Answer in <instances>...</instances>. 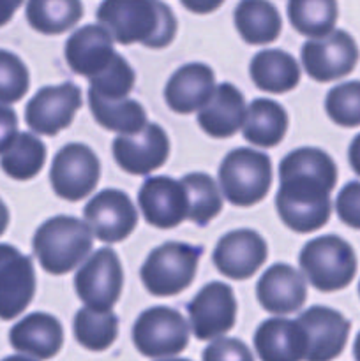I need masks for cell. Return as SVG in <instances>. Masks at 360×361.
<instances>
[{"label": "cell", "mask_w": 360, "mask_h": 361, "mask_svg": "<svg viewBox=\"0 0 360 361\" xmlns=\"http://www.w3.org/2000/svg\"><path fill=\"white\" fill-rule=\"evenodd\" d=\"M187 196V219L196 226H205L222 210V197L214 180L205 173H191L182 180Z\"/></svg>", "instance_id": "32"}, {"label": "cell", "mask_w": 360, "mask_h": 361, "mask_svg": "<svg viewBox=\"0 0 360 361\" xmlns=\"http://www.w3.org/2000/svg\"><path fill=\"white\" fill-rule=\"evenodd\" d=\"M302 66L313 80L327 83L348 76L359 62V46L344 30H334L323 39H313L302 48Z\"/></svg>", "instance_id": "10"}, {"label": "cell", "mask_w": 360, "mask_h": 361, "mask_svg": "<svg viewBox=\"0 0 360 361\" xmlns=\"http://www.w3.org/2000/svg\"><path fill=\"white\" fill-rule=\"evenodd\" d=\"M101 176L99 159L87 145L69 143L55 155L49 180L55 194L67 201H80L90 196Z\"/></svg>", "instance_id": "9"}, {"label": "cell", "mask_w": 360, "mask_h": 361, "mask_svg": "<svg viewBox=\"0 0 360 361\" xmlns=\"http://www.w3.org/2000/svg\"><path fill=\"white\" fill-rule=\"evenodd\" d=\"M332 122L341 127L360 126V81H346L332 88L325 99Z\"/></svg>", "instance_id": "35"}, {"label": "cell", "mask_w": 360, "mask_h": 361, "mask_svg": "<svg viewBox=\"0 0 360 361\" xmlns=\"http://www.w3.org/2000/svg\"><path fill=\"white\" fill-rule=\"evenodd\" d=\"M235 27L249 44H268L279 37L282 20L274 4L265 0H244L235 9Z\"/></svg>", "instance_id": "27"}, {"label": "cell", "mask_w": 360, "mask_h": 361, "mask_svg": "<svg viewBox=\"0 0 360 361\" xmlns=\"http://www.w3.org/2000/svg\"><path fill=\"white\" fill-rule=\"evenodd\" d=\"M267 256V242L256 231L236 229L219 240L212 259L224 277L246 281L260 270Z\"/></svg>", "instance_id": "17"}, {"label": "cell", "mask_w": 360, "mask_h": 361, "mask_svg": "<svg viewBox=\"0 0 360 361\" xmlns=\"http://www.w3.org/2000/svg\"><path fill=\"white\" fill-rule=\"evenodd\" d=\"M46 162V147L30 133H20L0 159L4 173L14 180L34 178Z\"/></svg>", "instance_id": "30"}, {"label": "cell", "mask_w": 360, "mask_h": 361, "mask_svg": "<svg viewBox=\"0 0 360 361\" xmlns=\"http://www.w3.org/2000/svg\"><path fill=\"white\" fill-rule=\"evenodd\" d=\"M272 162L268 155L251 148L232 150L219 166L222 196L235 207H253L270 190Z\"/></svg>", "instance_id": "5"}, {"label": "cell", "mask_w": 360, "mask_h": 361, "mask_svg": "<svg viewBox=\"0 0 360 361\" xmlns=\"http://www.w3.org/2000/svg\"><path fill=\"white\" fill-rule=\"evenodd\" d=\"M136 74L120 53H115L104 71L90 80V94L106 101H124L134 87Z\"/></svg>", "instance_id": "34"}, {"label": "cell", "mask_w": 360, "mask_h": 361, "mask_svg": "<svg viewBox=\"0 0 360 361\" xmlns=\"http://www.w3.org/2000/svg\"><path fill=\"white\" fill-rule=\"evenodd\" d=\"M11 345L35 360H49L59 355L64 344V328L56 317L34 312L14 324L9 334Z\"/></svg>", "instance_id": "23"}, {"label": "cell", "mask_w": 360, "mask_h": 361, "mask_svg": "<svg viewBox=\"0 0 360 361\" xmlns=\"http://www.w3.org/2000/svg\"><path fill=\"white\" fill-rule=\"evenodd\" d=\"M288 18L299 34L323 39L332 34L337 21V4L334 0H292Z\"/></svg>", "instance_id": "31"}, {"label": "cell", "mask_w": 360, "mask_h": 361, "mask_svg": "<svg viewBox=\"0 0 360 361\" xmlns=\"http://www.w3.org/2000/svg\"><path fill=\"white\" fill-rule=\"evenodd\" d=\"M260 305L275 316H286L300 310L307 298V286L302 275L286 263L272 264L256 284Z\"/></svg>", "instance_id": "19"}, {"label": "cell", "mask_w": 360, "mask_h": 361, "mask_svg": "<svg viewBox=\"0 0 360 361\" xmlns=\"http://www.w3.org/2000/svg\"><path fill=\"white\" fill-rule=\"evenodd\" d=\"M254 349L261 361H304L307 356V337L299 321L274 317L258 326Z\"/></svg>", "instance_id": "22"}, {"label": "cell", "mask_w": 360, "mask_h": 361, "mask_svg": "<svg viewBox=\"0 0 360 361\" xmlns=\"http://www.w3.org/2000/svg\"><path fill=\"white\" fill-rule=\"evenodd\" d=\"M28 69L20 56L0 49V102L13 104L25 97L28 92Z\"/></svg>", "instance_id": "36"}, {"label": "cell", "mask_w": 360, "mask_h": 361, "mask_svg": "<svg viewBox=\"0 0 360 361\" xmlns=\"http://www.w3.org/2000/svg\"><path fill=\"white\" fill-rule=\"evenodd\" d=\"M115 53L113 37L101 25H85L66 42L67 66L88 80L104 71Z\"/></svg>", "instance_id": "21"}, {"label": "cell", "mask_w": 360, "mask_h": 361, "mask_svg": "<svg viewBox=\"0 0 360 361\" xmlns=\"http://www.w3.org/2000/svg\"><path fill=\"white\" fill-rule=\"evenodd\" d=\"M249 73L253 83L270 94L293 90L300 81L299 63L282 49H263L256 53L251 60Z\"/></svg>", "instance_id": "25"}, {"label": "cell", "mask_w": 360, "mask_h": 361, "mask_svg": "<svg viewBox=\"0 0 360 361\" xmlns=\"http://www.w3.org/2000/svg\"><path fill=\"white\" fill-rule=\"evenodd\" d=\"M35 295V271L30 257L0 243V319L20 316Z\"/></svg>", "instance_id": "14"}, {"label": "cell", "mask_w": 360, "mask_h": 361, "mask_svg": "<svg viewBox=\"0 0 360 361\" xmlns=\"http://www.w3.org/2000/svg\"><path fill=\"white\" fill-rule=\"evenodd\" d=\"M200 249L189 243L168 242L154 249L143 263L140 277L154 296H175L193 284L198 271Z\"/></svg>", "instance_id": "6"}, {"label": "cell", "mask_w": 360, "mask_h": 361, "mask_svg": "<svg viewBox=\"0 0 360 361\" xmlns=\"http://www.w3.org/2000/svg\"><path fill=\"white\" fill-rule=\"evenodd\" d=\"M21 4L20 2H11V0H0V27L2 25H6L7 21L13 18L14 11L20 7Z\"/></svg>", "instance_id": "42"}, {"label": "cell", "mask_w": 360, "mask_h": 361, "mask_svg": "<svg viewBox=\"0 0 360 361\" xmlns=\"http://www.w3.org/2000/svg\"><path fill=\"white\" fill-rule=\"evenodd\" d=\"M359 293H360V284H359Z\"/></svg>", "instance_id": "47"}, {"label": "cell", "mask_w": 360, "mask_h": 361, "mask_svg": "<svg viewBox=\"0 0 360 361\" xmlns=\"http://www.w3.org/2000/svg\"><path fill=\"white\" fill-rule=\"evenodd\" d=\"M113 157L129 175H148L159 169L169 155L168 134L157 123H147L134 136H116L113 140Z\"/></svg>", "instance_id": "16"}, {"label": "cell", "mask_w": 360, "mask_h": 361, "mask_svg": "<svg viewBox=\"0 0 360 361\" xmlns=\"http://www.w3.org/2000/svg\"><path fill=\"white\" fill-rule=\"evenodd\" d=\"M138 207L145 221L159 229H173L187 219V196L182 182L169 176H152L138 192Z\"/></svg>", "instance_id": "18"}, {"label": "cell", "mask_w": 360, "mask_h": 361, "mask_svg": "<svg viewBox=\"0 0 360 361\" xmlns=\"http://www.w3.org/2000/svg\"><path fill=\"white\" fill-rule=\"evenodd\" d=\"M83 16L78 0H30L27 4V21L34 30L46 35L64 34Z\"/></svg>", "instance_id": "29"}, {"label": "cell", "mask_w": 360, "mask_h": 361, "mask_svg": "<svg viewBox=\"0 0 360 361\" xmlns=\"http://www.w3.org/2000/svg\"><path fill=\"white\" fill-rule=\"evenodd\" d=\"M296 321L307 337L306 361H332L344 351L352 324L341 312L316 305Z\"/></svg>", "instance_id": "15"}, {"label": "cell", "mask_w": 360, "mask_h": 361, "mask_svg": "<svg viewBox=\"0 0 360 361\" xmlns=\"http://www.w3.org/2000/svg\"><path fill=\"white\" fill-rule=\"evenodd\" d=\"M215 92L214 71L205 63H187L172 74L164 88L169 109L180 115L200 111Z\"/></svg>", "instance_id": "20"}, {"label": "cell", "mask_w": 360, "mask_h": 361, "mask_svg": "<svg viewBox=\"0 0 360 361\" xmlns=\"http://www.w3.org/2000/svg\"><path fill=\"white\" fill-rule=\"evenodd\" d=\"M191 330L198 341H214L228 334L236 321L233 289L222 282H210L189 303Z\"/></svg>", "instance_id": "12"}, {"label": "cell", "mask_w": 360, "mask_h": 361, "mask_svg": "<svg viewBox=\"0 0 360 361\" xmlns=\"http://www.w3.org/2000/svg\"><path fill=\"white\" fill-rule=\"evenodd\" d=\"M246 101L242 92L232 83L215 88L210 101L198 113V123L212 137H232L246 122Z\"/></svg>", "instance_id": "24"}, {"label": "cell", "mask_w": 360, "mask_h": 361, "mask_svg": "<svg viewBox=\"0 0 360 361\" xmlns=\"http://www.w3.org/2000/svg\"><path fill=\"white\" fill-rule=\"evenodd\" d=\"M88 229L104 243L124 242L138 224V212L126 192L106 189L95 194L83 210Z\"/></svg>", "instance_id": "11"}, {"label": "cell", "mask_w": 360, "mask_h": 361, "mask_svg": "<svg viewBox=\"0 0 360 361\" xmlns=\"http://www.w3.org/2000/svg\"><path fill=\"white\" fill-rule=\"evenodd\" d=\"M161 361H189V360H176V358H173V360H161Z\"/></svg>", "instance_id": "46"}, {"label": "cell", "mask_w": 360, "mask_h": 361, "mask_svg": "<svg viewBox=\"0 0 360 361\" xmlns=\"http://www.w3.org/2000/svg\"><path fill=\"white\" fill-rule=\"evenodd\" d=\"M288 130V113L272 99H254L247 106L244 137L251 145L272 148L282 141Z\"/></svg>", "instance_id": "26"}, {"label": "cell", "mask_w": 360, "mask_h": 361, "mask_svg": "<svg viewBox=\"0 0 360 361\" xmlns=\"http://www.w3.org/2000/svg\"><path fill=\"white\" fill-rule=\"evenodd\" d=\"M353 356H355L356 361H360V331L355 338V344H353Z\"/></svg>", "instance_id": "44"}, {"label": "cell", "mask_w": 360, "mask_h": 361, "mask_svg": "<svg viewBox=\"0 0 360 361\" xmlns=\"http://www.w3.org/2000/svg\"><path fill=\"white\" fill-rule=\"evenodd\" d=\"M133 342L147 358H168L187 348L189 326L179 310L152 307L138 316L133 326Z\"/></svg>", "instance_id": "7"}, {"label": "cell", "mask_w": 360, "mask_h": 361, "mask_svg": "<svg viewBox=\"0 0 360 361\" xmlns=\"http://www.w3.org/2000/svg\"><path fill=\"white\" fill-rule=\"evenodd\" d=\"M184 7H187V9L194 11V13H210V11L217 9L219 6H221V2H208V0H194V2H187V0H184Z\"/></svg>", "instance_id": "40"}, {"label": "cell", "mask_w": 360, "mask_h": 361, "mask_svg": "<svg viewBox=\"0 0 360 361\" xmlns=\"http://www.w3.org/2000/svg\"><path fill=\"white\" fill-rule=\"evenodd\" d=\"M88 104L95 122L104 129L120 133V136H134L148 123L143 106L133 99L106 101L88 92Z\"/></svg>", "instance_id": "28"}, {"label": "cell", "mask_w": 360, "mask_h": 361, "mask_svg": "<svg viewBox=\"0 0 360 361\" xmlns=\"http://www.w3.org/2000/svg\"><path fill=\"white\" fill-rule=\"evenodd\" d=\"M335 212L346 226L360 229V182H349L335 200Z\"/></svg>", "instance_id": "37"}, {"label": "cell", "mask_w": 360, "mask_h": 361, "mask_svg": "<svg viewBox=\"0 0 360 361\" xmlns=\"http://www.w3.org/2000/svg\"><path fill=\"white\" fill-rule=\"evenodd\" d=\"M124 288V270L119 256L112 249L92 254L74 277V289L87 309L112 312Z\"/></svg>", "instance_id": "8"}, {"label": "cell", "mask_w": 360, "mask_h": 361, "mask_svg": "<svg viewBox=\"0 0 360 361\" xmlns=\"http://www.w3.org/2000/svg\"><path fill=\"white\" fill-rule=\"evenodd\" d=\"M92 250V233L76 217L59 215L39 226L34 235V254L48 274L73 271Z\"/></svg>", "instance_id": "3"}, {"label": "cell", "mask_w": 360, "mask_h": 361, "mask_svg": "<svg viewBox=\"0 0 360 361\" xmlns=\"http://www.w3.org/2000/svg\"><path fill=\"white\" fill-rule=\"evenodd\" d=\"M97 20L120 44L141 42L148 48H164L176 35L175 14L157 0H104Z\"/></svg>", "instance_id": "2"}, {"label": "cell", "mask_w": 360, "mask_h": 361, "mask_svg": "<svg viewBox=\"0 0 360 361\" xmlns=\"http://www.w3.org/2000/svg\"><path fill=\"white\" fill-rule=\"evenodd\" d=\"M81 106V90L73 83L44 87L28 101L25 122L34 133L55 136L71 126Z\"/></svg>", "instance_id": "13"}, {"label": "cell", "mask_w": 360, "mask_h": 361, "mask_svg": "<svg viewBox=\"0 0 360 361\" xmlns=\"http://www.w3.org/2000/svg\"><path fill=\"white\" fill-rule=\"evenodd\" d=\"M348 161L349 166L353 168V171H355L356 175H360V134L352 141V145H349Z\"/></svg>", "instance_id": "41"}, {"label": "cell", "mask_w": 360, "mask_h": 361, "mask_svg": "<svg viewBox=\"0 0 360 361\" xmlns=\"http://www.w3.org/2000/svg\"><path fill=\"white\" fill-rule=\"evenodd\" d=\"M275 196L281 221L295 233H313L330 219V192L337 183V166L327 152L304 147L289 152L279 164Z\"/></svg>", "instance_id": "1"}, {"label": "cell", "mask_w": 360, "mask_h": 361, "mask_svg": "<svg viewBox=\"0 0 360 361\" xmlns=\"http://www.w3.org/2000/svg\"><path fill=\"white\" fill-rule=\"evenodd\" d=\"M203 361H254V358L239 338H217L203 351Z\"/></svg>", "instance_id": "38"}, {"label": "cell", "mask_w": 360, "mask_h": 361, "mask_svg": "<svg viewBox=\"0 0 360 361\" xmlns=\"http://www.w3.org/2000/svg\"><path fill=\"white\" fill-rule=\"evenodd\" d=\"M7 226H9V210H7V207L4 204V201L0 200V236L6 233Z\"/></svg>", "instance_id": "43"}, {"label": "cell", "mask_w": 360, "mask_h": 361, "mask_svg": "<svg viewBox=\"0 0 360 361\" xmlns=\"http://www.w3.org/2000/svg\"><path fill=\"white\" fill-rule=\"evenodd\" d=\"M2 361H35V360L27 358V356H9V358H6Z\"/></svg>", "instance_id": "45"}, {"label": "cell", "mask_w": 360, "mask_h": 361, "mask_svg": "<svg viewBox=\"0 0 360 361\" xmlns=\"http://www.w3.org/2000/svg\"><path fill=\"white\" fill-rule=\"evenodd\" d=\"M18 116L13 108L0 104V155L7 152L18 136Z\"/></svg>", "instance_id": "39"}, {"label": "cell", "mask_w": 360, "mask_h": 361, "mask_svg": "<svg viewBox=\"0 0 360 361\" xmlns=\"http://www.w3.org/2000/svg\"><path fill=\"white\" fill-rule=\"evenodd\" d=\"M73 330L81 348L102 353L115 342L119 335V319L113 312L101 314L85 307L74 317Z\"/></svg>", "instance_id": "33"}, {"label": "cell", "mask_w": 360, "mask_h": 361, "mask_svg": "<svg viewBox=\"0 0 360 361\" xmlns=\"http://www.w3.org/2000/svg\"><path fill=\"white\" fill-rule=\"evenodd\" d=\"M299 263L307 281L323 293L344 289L356 274L355 250L346 240L335 235H325L307 242L300 252Z\"/></svg>", "instance_id": "4"}]
</instances>
